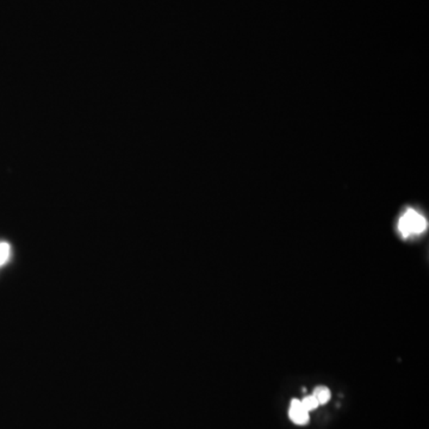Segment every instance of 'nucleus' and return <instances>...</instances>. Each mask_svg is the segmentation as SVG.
Returning <instances> with one entry per match:
<instances>
[{"mask_svg": "<svg viewBox=\"0 0 429 429\" xmlns=\"http://www.w3.org/2000/svg\"><path fill=\"white\" fill-rule=\"evenodd\" d=\"M301 403L303 406L304 409L307 410V412H312L314 409H316L320 404L317 402V399L314 397V394L312 396H307V397H304L302 401H301Z\"/></svg>", "mask_w": 429, "mask_h": 429, "instance_id": "4", "label": "nucleus"}, {"mask_svg": "<svg viewBox=\"0 0 429 429\" xmlns=\"http://www.w3.org/2000/svg\"><path fill=\"white\" fill-rule=\"evenodd\" d=\"M290 419L296 425H305L309 421V412L304 409L298 399L291 401Z\"/></svg>", "mask_w": 429, "mask_h": 429, "instance_id": "2", "label": "nucleus"}, {"mask_svg": "<svg viewBox=\"0 0 429 429\" xmlns=\"http://www.w3.org/2000/svg\"><path fill=\"white\" fill-rule=\"evenodd\" d=\"M314 397L317 399L318 404H325L330 399V391L325 386L316 388L314 391Z\"/></svg>", "mask_w": 429, "mask_h": 429, "instance_id": "3", "label": "nucleus"}, {"mask_svg": "<svg viewBox=\"0 0 429 429\" xmlns=\"http://www.w3.org/2000/svg\"><path fill=\"white\" fill-rule=\"evenodd\" d=\"M10 253H11V248H10L9 243L0 242V266L8 263Z\"/></svg>", "mask_w": 429, "mask_h": 429, "instance_id": "5", "label": "nucleus"}, {"mask_svg": "<svg viewBox=\"0 0 429 429\" xmlns=\"http://www.w3.org/2000/svg\"><path fill=\"white\" fill-rule=\"evenodd\" d=\"M399 231L404 238H410L412 235H420L425 233L428 228V222L423 215L417 213L414 209H408L401 216L399 221Z\"/></svg>", "mask_w": 429, "mask_h": 429, "instance_id": "1", "label": "nucleus"}]
</instances>
